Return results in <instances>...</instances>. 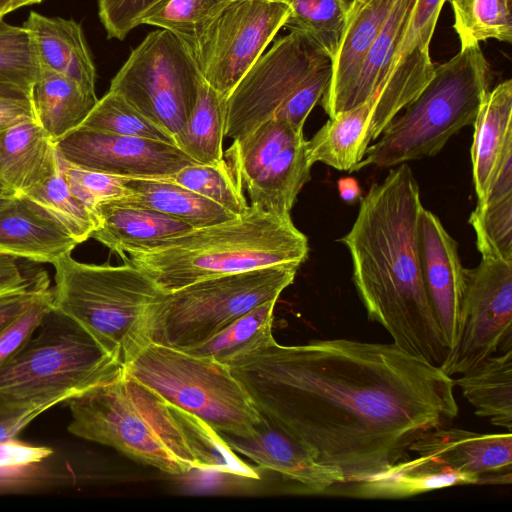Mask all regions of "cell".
I'll return each instance as SVG.
<instances>
[{
	"label": "cell",
	"instance_id": "74e56055",
	"mask_svg": "<svg viewBox=\"0 0 512 512\" xmlns=\"http://www.w3.org/2000/svg\"><path fill=\"white\" fill-rule=\"evenodd\" d=\"M290 12L283 25L310 36L333 59L344 30L347 0H286Z\"/></svg>",
	"mask_w": 512,
	"mask_h": 512
},
{
	"label": "cell",
	"instance_id": "9a60e30c",
	"mask_svg": "<svg viewBox=\"0 0 512 512\" xmlns=\"http://www.w3.org/2000/svg\"><path fill=\"white\" fill-rule=\"evenodd\" d=\"M446 0H414L408 20L377 95L368 136L376 140L392 119L412 102L434 75L429 47Z\"/></svg>",
	"mask_w": 512,
	"mask_h": 512
},
{
	"label": "cell",
	"instance_id": "ffe728a7",
	"mask_svg": "<svg viewBox=\"0 0 512 512\" xmlns=\"http://www.w3.org/2000/svg\"><path fill=\"white\" fill-rule=\"evenodd\" d=\"M473 126V182L477 204H481L487 199L497 176L512 164V80L489 90Z\"/></svg>",
	"mask_w": 512,
	"mask_h": 512
},
{
	"label": "cell",
	"instance_id": "816d5d0a",
	"mask_svg": "<svg viewBox=\"0 0 512 512\" xmlns=\"http://www.w3.org/2000/svg\"><path fill=\"white\" fill-rule=\"evenodd\" d=\"M32 416H18L0 419V443L16 439L18 434L33 420Z\"/></svg>",
	"mask_w": 512,
	"mask_h": 512
},
{
	"label": "cell",
	"instance_id": "680465c9",
	"mask_svg": "<svg viewBox=\"0 0 512 512\" xmlns=\"http://www.w3.org/2000/svg\"><path fill=\"white\" fill-rule=\"evenodd\" d=\"M0 189H7V188H5V186L3 185V183L1 182V180H0ZM7 190H8V189H7ZM9 191H10V190H9Z\"/></svg>",
	"mask_w": 512,
	"mask_h": 512
},
{
	"label": "cell",
	"instance_id": "1f68e13d",
	"mask_svg": "<svg viewBox=\"0 0 512 512\" xmlns=\"http://www.w3.org/2000/svg\"><path fill=\"white\" fill-rule=\"evenodd\" d=\"M225 100L202 78L194 108L176 145L196 163L216 164L223 160Z\"/></svg>",
	"mask_w": 512,
	"mask_h": 512
},
{
	"label": "cell",
	"instance_id": "ba28073f",
	"mask_svg": "<svg viewBox=\"0 0 512 512\" xmlns=\"http://www.w3.org/2000/svg\"><path fill=\"white\" fill-rule=\"evenodd\" d=\"M332 59L298 31L277 39L225 100L224 136L237 139L280 118L298 128L326 92Z\"/></svg>",
	"mask_w": 512,
	"mask_h": 512
},
{
	"label": "cell",
	"instance_id": "11a10c76",
	"mask_svg": "<svg viewBox=\"0 0 512 512\" xmlns=\"http://www.w3.org/2000/svg\"><path fill=\"white\" fill-rule=\"evenodd\" d=\"M15 194L7 189H0V208L7 204Z\"/></svg>",
	"mask_w": 512,
	"mask_h": 512
},
{
	"label": "cell",
	"instance_id": "3957f363",
	"mask_svg": "<svg viewBox=\"0 0 512 512\" xmlns=\"http://www.w3.org/2000/svg\"><path fill=\"white\" fill-rule=\"evenodd\" d=\"M307 237L291 215L249 205L241 215L192 230L122 258L164 292L192 283L271 266L300 267L308 257Z\"/></svg>",
	"mask_w": 512,
	"mask_h": 512
},
{
	"label": "cell",
	"instance_id": "cb8c5ba5",
	"mask_svg": "<svg viewBox=\"0 0 512 512\" xmlns=\"http://www.w3.org/2000/svg\"><path fill=\"white\" fill-rule=\"evenodd\" d=\"M480 484L476 477L440 467L423 457L402 460L372 478L338 484L325 495L359 498H405L457 485Z\"/></svg>",
	"mask_w": 512,
	"mask_h": 512
},
{
	"label": "cell",
	"instance_id": "b9f144b4",
	"mask_svg": "<svg viewBox=\"0 0 512 512\" xmlns=\"http://www.w3.org/2000/svg\"><path fill=\"white\" fill-rule=\"evenodd\" d=\"M40 71L28 31L0 21V88L26 94L32 89Z\"/></svg>",
	"mask_w": 512,
	"mask_h": 512
},
{
	"label": "cell",
	"instance_id": "e575fe53",
	"mask_svg": "<svg viewBox=\"0 0 512 512\" xmlns=\"http://www.w3.org/2000/svg\"><path fill=\"white\" fill-rule=\"evenodd\" d=\"M413 2L414 0H395L387 20L366 56L347 110L377 97L404 32Z\"/></svg>",
	"mask_w": 512,
	"mask_h": 512
},
{
	"label": "cell",
	"instance_id": "52a82bcc",
	"mask_svg": "<svg viewBox=\"0 0 512 512\" xmlns=\"http://www.w3.org/2000/svg\"><path fill=\"white\" fill-rule=\"evenodd\" d=\"M123 372L117 357L70 321L68 328L31 338L0 364V419L36 418Z\"/></svg>",
	"mask_w": 512,
	"mask_h": 512
},
{
	"label": "cell",
	"instance_id": "9f6ffc18",
	"mask_svg": "<svg viewBox=\"0 0 512 512\" xmlns=\"http://www.w3.org/2000/svg\"><path fill=\"white\" fill-rule=\"evenodd\" d=\"M11 2L10 0H0V21L3 20V17L11 12Z\"/></svg>",
	"mask_w": 512,
	"mask_h": 512
},
{
	"label": "cell",
	"instance_id": "d4e9b609",
	"mask_svg": "<svg viewBox=\"0 0 512 512\" xmlns=\"http://www.w3.org/2000/svg\"><path fill=\"white\" fill-rule=\"evenodd\" d=\"M55 144L34 120L20 122L0 134V180L23 195L56 166Z\"/></svg>",
	"mask_w": 512,
	"mask_h": 512
},
{
	"label": "cell",
	"instance_id": "7402d4cb",
	"mask_svg": "<svg viewBox=\"0 0 512 512\" xmlns=\"http://www.w3.org/2000/svg\"><path fill=\"white\" fill-rule=\"evenodd\" d=\"M23 27L31 37L40 68L65 75L95 92L96 69L79 23L31 11Z\"/></svg>",
	"mask_w": 512,
	"mask_h": 512
},
{
	"label": "cell",
	"instance_id": "60d3db41",
	"mask_svg": "<svg viewBox=\"0 0 512 512\" xmlns=\"http://www.w3.org/2000/svg\"><path fill=\"white\" fill-rule=\"evenodd\" d=\"M174 407L203 470H213L247 479H259L257 470L238 458L218 431L199 417Z\"/></svg>",
	"mask_w": 512,
	"mask_h": 512
},
{
	"label": "cell",
	"instance_id": "7bdbcfd3",
	"mask_svg": "<svg viewBox=\"0 0 512 512\" xmlns=\"http://www.w3.org/2000/svg\"><path fill=\"white\" fill-rule=\"evenodd\" d=\"M469 223L482 257L512 261V193L477 204Z\"/></svg>",
	"mask_w": 512,
	"mask_h": 512
},
{
	"label": "cell",
	"instance_id": "ac0fdd59",
	"mask_svg": "<svg viewBox=\"0 0 512 512\" xmlns=\"http://www.w3.org/2000/svg\"><path fill=\"white\" fill-rule=\"evenodd\" d=\"M220 435L234 452L290 482L297 494L325 495L345 482L339 471L315 461L297 440L263 416L250 435Z\"/></svg>",
	"mask_w": 512,
	"mask_h": 512
},
{
	"label": "cell",
	"instance_id": "484cf974",
	"mask_svg": "<svg viewBox=\"0 0 512 512\" xmlns=\"http://www.w3.org/2000/svg\"><path fill=\"white\" fill-rule=\"evenodd\" d=\"M95 92L55 71L40 68L32 89L36 122L56 144L75 130L97 103Z\"/></svg>",
	"mask_w": 512,
	"mask_h": 512
},
{
	"label": "cell",
	"instance_id": "2e32d148",
	"mask_svg": "<svg viewBox=\"0 0 512 512\" xmlns=\"http://www.w3.org/2000/svg\"><path fill=\"white\" fill-rule=\"evenodd\" d=\"M422 277L442 337L449 351L458 342L466 290V268L457 242L440 219L422 208L419 215Z\"/></svg>",
	"mask_w": 512,
	"mask_h": 512
},
{
	"label": "cell",
	"instance_id": "6f0895ef",
	"mask_svg": "<svg viewBox=\"0 0 512 512\" xmlns=\"http://www.w3.org/2000/svg\"><path fill=\"white\" fill-rule=\"evenodd\" d=\"M0 94H7V95H19L17 92L15 91H12V90H8V89H4V88H0Z\"/></svg>",
	"mask_w": 512,
	"mask_h": 512
},
{
	"label": "cell",
	"instance_id": "f35d334b",
	"mask_svg": "<svg viewBox=\"0 0 512 512\" xmlns=\"http://www.w3.org/2000/svg\"><path fill=\"white\" fill-rule=\"evenodd\" d=\"M183 186L238 216L249 207L243 186L223 158L216 164L193 163L177 172L158 177Z\"/></svg>",
	"mask_w": 512,
	"mask_h": 512
},
{
	"label": "cell",
	"instance_id": "c3c4849f",
	"mask_svg": "<svg viewBox=\"0 0 512 512\" xmlns=\"http://www.w3.org/2000/svg\"><path fill=\"white\" fill-rule=\"evenodd\" d=\"M51 454L48 447L30 445L17 439L0 443V475H6L11 468L32 467Z\"/></svg>",
	"mask_w": 512,
	"mask_h": 512
},
{
	"label": "cell",
	"instance_id": "91938a15",
	"mask_svg": "<svg viewBox=\"0 0 512 512\" xmlns=\"http://www.w3.org/2000/svg\"><path fill=\"white\" fill-rule=\"evenodd\" d=\"M280 1H286V0H280Z\"/></svg>",
	"mask_w": 512,
	"mask_h": 512
},
{
	"label": "cell",
	"instance_id": "4316f807",
	"mask_svg": "<svg viewBox=\"0 0 512 512\" xmlns=\"http://www.w3.org/2000/svg\"><path fill=\"white\" fill-rule=\"evenodd\" d=\"M130 194L119 201L158 211L193 228L204 227L236 215L183 186L162 178H123Z\"/></svg>",
	"mask_w": 512,
	"mask_h": 512
},
{
	"label": "cell",
	"instance_id": "8d00e7d4",
	"mask_svg": "<svg viewBox=\"0 0 512 512\" xmlns=\"http://www.w3.org/2000/svg\"><path fill=\"white\" fill-rule=\"evenodd\" d=\"M512 0H450L461 47L488 39L512 41Z\"/></svg>",
	"mask_w": 512,
	"mask_h": 512
},
{
	"label": "cell",
	"instance_id": "836d02e7",
	"mask_svg": "<svg viewBox=\"0 0 512 512\" xmlns=\"http://www.w3.org/2000/svg\"><path fill=\"white\" fill-rule=\"evenodd\" d=\"M58 154V153H57ZM36 209L65 229L79 244L91 238L97 228L94 212L71 192L57 159L54 169L23 195Z\"/></svg>",
	"mask_w": 512,
	"mask_h": 512
},
{
	"label": "cell",
	"instance_id": "7a4b0ae2",
	"mask_svg": "<svg viewBox=\"0 0 512 512\" xmlns=\"http://www.w3.org/2000/svg\"><path fill=\"white\" fill-rule=\"evenodd\" d=\"M423 208L418 182L407 163L373 182L357 217L341 239L349 251L353 282L371 321L394 344L440 366L449 349L425 289L419 247Z\"/></svg>",
	"mask_w": 512,
	"mask_h": 512
},
{
	"label": "cell",
	"instance_id": "30bf717a",
	"mask_svg": "<svg viewBox=\"0 0 512 512\" xmlns=\"http://www.w3.org/2000/svg\"><path fill=\"white\" fill-rule=\"evenodd\" d=\"M124 372L219 433L247 436L262 419L229 367L213 359L148 342Z\"/></svg>",
	"mask_w": 512,
	"mask_h": 512
},
{
	"label": "cell",
	"instance_id": "4dcf8cb0",
	"mask_svg": "<svg viewBox=\"0 0 512 512\" xmlns=\"http://www.w3.org/2000/svg\"><path fill=\"white\" fill-rule=\"evenodd\" d=\"M301 135H304L303 128L295 127L284 119L273 118L249 134L233 139L224 158L245 189Z\"/></svg>",
	"mask_w": 512,
	"mask_h": 512
},
{
	"label": "cell",
	"instance_id": "f546056e",
	"mask_svg": "<svg viewBox=\"0 0 512 512\" xmlns=\"http://www.w3.org/2000/svg\"><path fill=\"white\" fill-rule=\"evenodd\" d=\"M479 417L511 432L512 429V349L490 356L454 380Z\"/></svg>",
	"mask_w": 512,
	"mask_h": 512
},
{
	"label": "cell",
	"instance_id": "f5cc1de1",
	"mask_svg": "<svg viewBox=\"0 0 512 512\" xmlns=\"http://www.w3.org/2000/svg\"><path fill=\"white\" fill-rule=\"evenodd\" d=\"M337 188L341 199L346 203L352 204L361 199V188L355 177L339 178Z\"/></svg>",
	"mask_w": 512,
	"mask_h": 512
},
{
	"label": "cell",
	"instance_id": "5bb4252c",
	"mask_svg": "<svg viewBox=\"0 0 512 512\" xmlns=\"http://www.w3.org/2000/svg\"><path fill=\"white\" fill-rule=\"evenodd\" d=\"M66 161L123 178H158L196 163L175 144L75 129L55 144Z\"/></svg>",
	"mask_w": 512,
	"mask_h": 512
},
{
	"label": "cell",
	"instance_id": "5b68a950",
	"mask_svg": "<svg viewBox=\"0 0 512 512\" xmlns=\"http://www.w3.org/2000/svg\"><path fill=\"white\" fill-rule=\"evenodd\" d=\"M489 64L479 43L460 48L421 93L386 126L351 172L391 167L434 156L462 128L473 125L489 92Z\"/></svg>",
	"mask_w": 512,
	"mask_h": 512
},
{
	"label": "cell",
	"instance_id": "603a6c76",
	"mask_svg": "<svg viewBox=\"0 0 512 512\" xmlns=\"http://www.w3.org/2000/svg\"><path fill=\"white\" fill-rule=\"evenodd\" d=\"M96 216L98 225L91 238L121 258L131 250L151 247L193 229L158 211L119 200L100 203Z\"/></svg>",
	"mask_w": 512,
	"mask_h": 512
},
{
	"label": "cell",
	"instance_id": "8992f818",
	"mask_svg": "<svg viewBox=\"0 0 512 512\" xmlns=\"http://www.w3.org/2000/svg\"><path fill=\"white\" fill-rule=\"evenodd\" d=\"M53 313L86 331L123 365L144 345L146 326L162 291L130 263H83L64 256L53 264Z\"/></svg>",
	"mask_w": 512,
	"mask_h": 512
},
{
	"label": "cell",
	"instance_id": "8fae6325",
	"mask_svg": "<svg viewBox=\"0 0 512 512\" xmlns=\"http://www.w3.org/2000/svg\"><path fill=\"white\" fill-rule=\"evenodd\" d=\"M201 81L184 44L159 29L131 51L111 80L109 91L123 97L175 141L194 108Z\"/></svg>",
	"mask_w": 512,
	"mask_h": 512
},
{
	"label": "cell",
	"instance_id": "f6af8a7d",
	"mask_svg": "<svg viewBox=\"0 0 512 512\" xmlns=\"http://www.w3.org/2000/svg\"><path fill=\"white\" fill-rule=\"evenodd\" d=\"M51 313L53 295L49 288L0 332V364L22 349Z\"/></svg>",
	"mask_w": 512,
	"mask_h": 512
},
{
	"label": "cell",
	"instance_id": "277c9868",
	"mask_svg": "<svg viewBox=\"0 0 512 512\" xmlns=\"http://www.w3.org/2000/svg\"><path fill=\"white\" fill-rule=\"evenodd\" d=\"M68 406V431L79 438L169 475L203 470L174 405L125 372L69 400Z\"/></svg>",
	"mask_w": 512,
	"mask_h": 512
},
{
	"label": "cell",
	"instance_id": "4fadbf2b",
	"mask_svg": "<svg viewBox=\"0 0 512 512\" xmlns=\"http://www.w3.org/2000/svg\"><path fill=\"white\" fill-rule=\"evenodd\" d=\"M466 290L458 342L439 366L463 374L512 344V261L482 257L466 269Z\"/></svg>",
	"mask_w": 512,
	"mask_h": 512
},
{
	"label": "cell",
	"instance_id": "f907efd6",
	"mask_svg": "<svg viewBox=\"0 0 512 512\" xmlns=\"http://www.w3.org/2000/svg\"><path fill=\"white\" fill-rule=\"evenodd\" d=\"M49 285L0 295V332L26 310Z\"/></svg>",
	"mask_w": 512,
	"mask_h": 512
},
{
	"label": "cell",
	"instance_id": "d6a6232c",
	"mask_svg": "<svg viewBox=\"0 0 512 512\" xmlns=\"http://www.w3.org/2000/svg\"><path fill=\"white\" fill-rule=\"evenodd\" d=\"M277 300L253 308L207 342L185 352L227 365L232 360L275 341L273 313Z\"/></svg>",
	"mask_w": 512,
	"mask_h": 512
},
{
	"label": "cell",
	"instance_id": "83f0119b",
	"mask_svg": "<svg viewBox=\"0 0 512 512\" xmlns=\"http://www.w3.org/2000/svg\"><path fill=\"white\" fill-rule=\"evenodd\" d=\"M376 98L330 118L307 140L311 165L322 162L338 170H353L371 142L368 132Z\"/></svg>",
	"mask_w": 512,
	"mask_h": 512
},
{
	"label": "cell",
	"instance_id": "6da1fadb",
	"mask_svg": "<svg viewBox=\"0 0 512 512\" xmlns=\"http://www.w3.org/2000/svg\"><path fill=\"white\" fill-rule=\"evenodd\" d=\"M227 366L258 412L343 484L409 458L417 438L458 415L451 376L394 343L275 340Z\"/></svg>",
	"mask_w": 512,
	"mask_h": 512
},
{
	"label": "cell",
	"instance_id": "9c48e42d",
	"mask_svg": "<svg viewBox=\"0 0 512 512\" xmlns=\"http://www.w3.org/2000/svg\"><path fill=\"white\" fill-rule=\"evenodd\" d=\"M298 268L271 266L164 292L148 317L147 342L182 351L199 346L258 305L278 300Z\"/></svg>",
	"mask_w": 512,
	"mask_h": 512
},
{
	"label": "cell",
	"instance_id": "bcb514c9",
	"mask_svg": "<svg viewBox=\"0 0 512 512\" xmlns=\"http://www.w3.org/2000/svg\"><path fill=\"white\" fill-rule=\"evenodd\" d=\"M161 0H98V16L107 38L124 40Z\"/></svg>",
	"mask_w": 512,
	"mask_h": 512
},
{
	"label": "cell",
	"instance_id": "7c38bea8",
	"mask_svg": "<svg viewBox=\"0 0 512 512\" xmlns=\"http://www.w3.org/2000/svg\"><path fill=\"white\" fill-rule=\"evenodd\" d=\"M290 12L280 0H233L191 52L203 80L226 100L262 56Z\"/></svg>",
	"mask_w": 512,
	"mask_h": 512
},
{
	"label": "cell",
	"instance_id": "d6986e66",
	"mask_svg": "<svg viewBox=\"0 0 512 512\" xmlns=\"http://www.w3.org/2000/svg\"><path fill=\"white\" fill-rule=\"evenodd\" d=\"M395 0H351L337 51L332 59L329 86L321 98L333 118L348 109V102L366 56L387 20Z\"/></svg>",
	"mask_w": 512,
	"mask_h": 512
},
{
	"label": "cell",
	"instance_id": "7dc6e473",
	"mask_svg": "<svg viewBox=\"0 0 512 512\" xmlns=\"http://www.w3.org/2000/svg\"><path fill=\"white\" fill-rule=\"evenodd\" d=\"M45 285H49L45 271L29 273L19 264L18 258L0 251V295Z\"/></svg>",
	"mask_w": 512,
	"mask_h": 512
},
{
	"label": "cell",
	"instance_id": "d590c367",
	"mask_svg": "<svg viewBox=\"0 0 512 512\" xmlns=\"http://www.w3.org/2000/svg\"><path fill=\"white\" fill-rule=\"evenodd\" d=\"M233 0H161L141 25L159 27L176 36L192 52L213 19Z\"/></svg>",
	"mask_w": 512,
	"mask_h": 512
},
{
	"label": "cell",
	"instance_id": "e0dca14e",
	"mask_svg": "<svg viewBox=\"0 0 512 512\" xmlns=\"http://www.w3.org/2000/svg\"><path fill=\"white\" fill-rule=\"evenodd\" d=\"M410 452L436 465L476 477L480 484H511L512 434H482L436 427L417 438Z\"/></svg>",
	"mask_w": 512,
	"mask_h": 512
},
{
	"label": "cell",
	"instance_id": "f1b7e54d",
	"mask_svg": "<svg viewBox=\"0 0 512 512\" xmlns=\"http://www.w3.org/2000/svg\"><path fill=\"white\" fill-rule=\"evenodd\" d=\"M311 167L308 143L301 135L245 188L250 205L266 212L290 215L299 192L311 178Z\"/></svg>",
	"mask_w": 512,
	"mask_h": 512
},
{
	"label": "cell",
	"instance_id": "44dd1931",
	"mask_svg": "<svg viewBox=\"0 0 512 512\" xmlns=\"http://www.w3.org/2000/svg\"><path fill=\"white\" fill-rule=\"evenodd\" d=\"M78 244L22 196L15 195L0 208V251L8 255L53 265Z\"/></svg>",
	"mask_w": 512,
	"mask_h": 512
},
{
	"label": "cell",
	"instance_id": "db71d44e",
	"mask_svg": "<svg viewBox=\"0 0 512 512\" xmlns=\"http://www.w3.org/2000/svg\"><path fill=\"white\" fill-rule=\"evenodd\" d=\"M43 0H10L11 2V12L17 10L23 6H28L32 4L41 3Z\"/></svg>",
	"mask_w": 512,
	"mask_h": 512
},
{
	"label": "cell",
	"instance_id": "ee69618b",
	"mask_svg": "<svg viewBox=\"0 0 512 512\" xmlns=\"http://www.w3.org/2000/svg\"><path fill=\"white\" fill-rule=\"evenodd\" d=\"M57 151V150H56ZM59 166L73 195L96 214L105 201L120 200L130 194L123 177L74 165L58 154Z\"/></svg>",
	"mask_w": 512,
	"mask_h": 512
},
{
	"label": "cell",
	"instance_id": "681fc988",
	"mask_svg": "<svg viewBox=\"0 0 512 512\" xmlns=\"http://www.w3.org/2000/svg\"><path fill=\"white\" fill-rule=\"evenodd\" d=\"M28 120L36 121L32 98L0 94V134Z\"/></svg>",
	"mask_w": 512,
	"mask_h": 512
},
{
	"label": "cell",
	"instance_id": "ab89813d",
	"mask_svg": "<svg viewBox=\"0 0 512 512\" xmlns=\"http://www.w3.org/2000/svg\"><path fill=\"white\" fill-rule=\"evenodd\" d=\"M76 129L175 144L174 138L167 131L150 121L123 97L109 90L101 99H98L88 116Z\"/></svg>",
	"mask_w": 512,
	"mask_h": 512
}]
</instances>
